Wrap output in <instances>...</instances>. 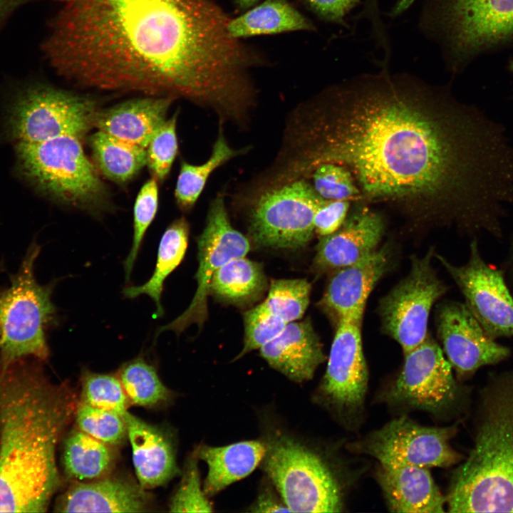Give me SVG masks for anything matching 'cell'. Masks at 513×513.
<instances>
[{
    "instance_id": "cell-1",
    "label": "cell",
    "mask_w": 513,
    "mask_h": 513,
    "mask_svg": "<svg viewBox=\"0 0 513 513\" xmlns=\"http://www.w3.org/2000/svg\"><path fill=\"white\" fill-rule=\"evenodd\" d=\"M311 108L291 178L340 165L361 200L442 214L472 234L503 237L513 147L503 125L458 100L450 84L385 69L331 86Z\"/></svg>"
},
{
    "instance_id": "cell-2",
    "label": "cell",
    "mask_w": 513,
    "mask_h": 513,
    "mask_svg": "<svg viewBox=\"0 0 513 513\" xmlns=\"http://www.w3.org/2000/svg\"><path fill=\"white\" fill-rule=\"evenodd\" d=\"M43 48L87 88L183 98L229 117L254 91L261 58L233 37L214 0H62Z\"/></svg>"
},
{
    "instance_id": "cell-3",
    "label": "cell",
    "mask_w": 513,
    "mask_h": 513,
    "mask_svg": "<svg viewBox=\"0 0 513 513\" xmlns=\"http://www.w3.org/2000/svg\"><path fill=\"white\" fill-rule=\"evenodd\" d=\"M18 361L0 373V512H44L60 484L58 440L73 394Z\"/></svg>"
},
{
    "instance_id": "cell-4",
    "label": "cell",
    "mask_w": 513,
    "mask_h": 513,
    "mask_svg": "<svg viewBox=\"0 0 513 513\" xmlns=\"http://www.w3.org/2000/svg\"><path fill=\"white\" fill-rule=\"evenodd\" d=\"M473 445L455 470L450 512H513V367L488 374L478 397Z\"/></svg>"
},
{
    "instance_id": "cell-5",
    "label": "cell",
    "mask_w": 513,
    "mask_h": 513,
    "mask_svg": "<svg viewBox=\"0 0 513 513\" xmlns=\"http://www.w3.org/2000/svg\"><path fill=\"white\" fill-rule=\"evenodd\" d=\"M421 19L454 74L482 54L513 46V0H430Z\"/></svg>"
},
{
    "instance_id": "cell-6",
    "label": "cell",
    "mask_w": 513,
    "mask_h": 513,
    "mask_svg": "<svg viewBox=\"0 0 513 513\" xmlns=\"http://www.w3.org/2000/svg\"><path fill=\"white\" fill-rule=\"evenodd\" d=\"M16 154L23 175L51 198L90 213L107 207V190L86 156L81 139L64 135L18 143Z\"/></svg>"
},
{
    "instance_id": "cell-7",
    "label": "cell",
    "mask_w": 513,
    "mask_h": 513,
    "mask_svg": "<svg viewBox=\"0 0 513 513\" xmlns=\"http://www.w3.org/2000/svg\"><path fill=\"white\" fill-rule=\"evenodd\" d=\"M41 247H28L10 286L0 294V353L1 368L33 357L45 360L49 354L46 330L55 319L53 285H41L34 266Z\"/></svg>"
},
{
    "instance_id": "cell-8",
    "label": "cell",
    "mask_w": 513,
    "mask_h": 513,
    "mask_svg": "<svg viewBox=\"0 0 513 513\" xmlns=\"http://www.w3.org/2000/svg\"><path fill=\"white\" fill-rule=\"evenodd\" d=\"M263 467L294 512H340L341 484L328 463L296 439L276 434L265 442Z\"/></svg>"
},
{
    "instance_id": "cell-9",
    "label": "cell",
    "mask_w": 513,
    "mask_h": 513,
    "mask_svg": "<svg viewBox=\"0 0 513 513\" xmlns=\"http://www.w3.org/2000/svg\"><path fill=\"white\" fill-rule=\"evenodd\" d=\"M90 97L38 84L24 89L10 108L9 129L18 143L33 144L64 135L83 138L99 112Z\"/></svg>"
},
{
    "instance_id": "cell-10",
    "label": "cell",
    "mask_w": 513,
    "mask_h": 513,
    "mask_svg": "<svg viewBox=\"0 0 513 513\" xmlns=\"http://www.w3.org/2000/svg\"><path fill=\"white\" fill-rule=\"evenodd\" d=\"M404 355L402 370L383 394V401L439 415L460 413L467 405V388L454 376L434 340L428 336Z\"/></svg>"
},
{
    "instance_id": "cell-11",
    "label": "cell",
    "mask_w": 513,
    "mask_h": 513,
    "mask_svg": "<svg viewBox=\"0 0 513 513\" xmlns=\"http://www.w3.org/2000/svg\"><path fill=\"white\" fill-rule=\"evenodd\" d=\"M326 199L305 178L266 190L252 207L249 230L262 247L298 249L314 232L315 213Z\"/></svg>"
},
{
    "instance_id": "cell-12",
    "label": "cell",
    "mask_w": 513,
    "mask_h": 513,
    "mask_svg": "<svg viewBox=\"0 0 513 513\" xmlns=\"http://www.w3.org/2000/svg\"><path fill=\"white\" fill-rule=\"evenodd\" d=\"M457 430L456 425L423 426L403 416L387 423L351 447L355 452L368 455L382 465L448 467L465 458L450 445Z\"/></svg>"
},
{
    "instance_id": "cell-13",
    "label": "cell",
    "mask_w": 513,
    "mask_h": 513,
    "mask_svg": "<svg viewBox=\"0 0 513 513\" xmlns=\"http://www.w3.org/2000/svg\"><path fill=\"white\" fill-rule=\"evenodd\" d=\"M432 253L431 250L423 257H414L408 274L380 301L383 330L400 344L404 353L428 338L431 309L447 289L432 266Z\"/></svg>"
},
{
    "instance_id": "cell-14",
    "label": "cell",
    "mask_w": 513,
    "mask_h": 513,
    "mask_svg": "<svg viewBox=\"0 0 513 513\" xmlns=\"http://www.w3.org/2000/svg\"><path fill=\"white\" fill-rule=\"evenodd\" d=\"M361 321H338L326 373L318 388L323 403L347 425L362 413L368 389Z\"/></svg>"
},
{
    "instance_id": "cell-15",
    "label": "cell",
    "mask_w": 513,
    "mask_h": 513,
    "mask_svg": "<svg viewBox=\"0 0 513 513\" xmlns=\"http://www.w3.org/2000/svg\"><path fill=\"white\" fill-rule=\"evenodd\" d=\"M464 296L465 306L492 338H513V297L502 271L487 264L477 238L470 245L466 264L455 266L436 255Z\"/></svg>"
},
{
    "instance_id": "cell-16",
    "label": "cell",
    "mask_w": 513,
    "mask_h": 513,
    "mask_svg": "<svg viewBox=\"0 0 513 513\" xmlns=\"http://www.w3.org/2000/svg\"><path fill=\"white\" fill-rule=\"evenodd\" d=\"M197 243L199 267L195 275L197 288L193 299L181 315L161 326L155 336L170 330L180 333L192 323L201 328L207 315V297L213 274L229 261L245 256L250 248L248 239L231 225L222 196L212 202L205 227Z\"/></svg>"
},
{
    "instance_id": "cell-17",
    "label": "cell",
    "mask_w": 513,
    "mask_h": 513,
    "mask_svg": "<svg viewBox=\"0 0 513 513\" xmlns=\"http://www.w3.org/2000/svg\"><path fill=\"white\" fill-rule=\"evenodd\" d=\"M437 328L443 353L459 381L471 378L482 367L507 360L511 355L509 348L490 337L465 304H443L437 313Z\"/></svg>"
},
{
    "instance_id": "cell-18",
    "label": "cell",
    "mask_w": 513,
    "mask_h": 513,
    "mask_svg": "<svg viewBox=\"0 0 513 513\" xmlns=\"http://www.w3.org/2000/svg\"><path fill=\"white\" fill-rule=\"evenodd\" d=\"M384 229L380 214L366 207L358 208L336 232L322 237L315 266L322 271L338 269L363 259L377 250Z\"/></svg>"
},
{
    "instance_id": "cell-19",
    "label": "cell",
    "mask_w": 513,
    "mask_h": 513,
    "mask_svg": "<svg viewBox=\"0 0 513 513\" xmlns=\"http://www.w3.org/2000/svg\"><path fill=\"white\" fill-rule=\"evenodd\" d=\"M390 252L377 249L363 259L337 269L331 279L322 304L341 319L362 321L367 299L386 271Z\"/></svg>"
},
{
    "instance_id": "cell-20",
    "label": "cell",
    "mask_w": 513,
    "mask_h": 513,
    "mask_svg": "<svg viewBox=\"0 0 513 513\" xmlns=\"http://www.w3.org/2000/svg\"><path fill=\"white\" fill-rule=\"evenodd\" d=\"M139 484L118 477H101L72 484L59 498L61 512H142L149 500Z\"/></svg>"
},
{
    "instance_id": "cell-21",
    "label": "cell",
    "mask_w": 513,
    "mask_h": 513,
    "mask_svg": "<svg viewBox=\"0 0 513 513\" xmlns=\"http://www.w3.org/2000/svg\"><path fill=\"white\" fill-rule=\"evenodd\" d=\"M376 480L391 512L440 513L445 511L446 497L440 492L429 468L380 464Z\"/></svg>"
},
{
    "instance_id": "cell-22",
    "label": "cell",
    "mask_w": 513,
    "mask_h": 513,
    "mask_svg": "<svg viewBox=\"0 0 513 513\" xmlns=\"http://www.w3.org/2000/svg\"><path fill=\"white\" fill-rule=\"evenodd\" d=\"M259 351L272 368L297 383L311 379L326 359L319 338L308 319L288 323Z\"/></svg>"
},
{
    "instance_id": "cell-23",
    "label": "cell",
    "mask_w": 513,
    "mask_h": 513,
    "mask_svg": "<svg viewBox=\"0 0 513 513\" xmlns=\"http://www.w3.org/2000/svg\"><path fill=\"white\" fill-rule=\"evenodd\" d=\"M174 98L146 95L99 110L95 127L126 142L147 148L158 129L167 120Z\"/></svg>"
},
{
    "instance_id": "cell-24",
    "label": "cell",
    "mask_w": 513,
    "mask_h": 513,
    "mask_svg": "<svg viewBox=\"0 0 513 513\" xmlns=\"http://www.w3.org/2000/svg\"><path fill=\"white\" fill-rule=\"evenodd\" d=\"M123 417L138 484L145 489L166 484L179 473L170 440L160 429L128 411Z\"/></svg>"
},
{
    "instance_id": "cell-25",
    "label": "cell",
    "mask_w": 513,
    "mask_h": 513,
    "mask_svg": "<svg viewBox=\"0 0 513 513\" xmlns=\"http://www.w3.org/2000/svg\"><path fill=\"white\" fill-rule=\"evenodd\" d=\"M266 450L262 440L238 442L222 447L203 445L196 452L208 472L203 489L211 497L252 473L263 460Z\"/></svg>"
},
{
    "instance_id": "cell-26",
    "label": "cell",
    "mask_w": 513,
    "mask_h": 513,
    "mask_svg": "<svg viewBox=\"0 0 513 513\" xmlns=\"http://www.w3.org/2000/svg\"><path fill=\"white\" fill-rule=\"evenodd\" d=\"M313 23L287 0H265L228 24L237 38L295 31H314Z\"/></svg>"
},
{
    "instance_id": "cell-27",
    "label": "cell",
    "mask_w": 513,
    "mask_h": 513,
    "mask_svg": "<svg viewBox=\"0 0 513 513\" xmlns=\"http://www.w3.org/2000/svg\"><path fill=\"white\" fill-rule=\"evenodd\" d=\"M189 237V224L184 217L172 222L163 233L158 247L155 268L150 279L141 286L123 289L125 297L133 299L141 294L148 295L155 302V317H161L164 311L161 296L164 281L183 259Z\"/></svg>"
},
{
    "instance_id": "cell-28",
    "label": "cell",
    "mask_w": 513,
    "mask_h": 513,
    "mask_svg": "<svg viewBox=\"0 0 513 513\" xmlns=\"http://www.w3.org/2000/svg\"><path fill=\"white\" fill-rule=\"evenodd\" d=\"M110 446L75 430L67 437L63 448V464L68 477L78 482L101 478L112 466Z\"/></svg>"
},
{
    "instance_id": "cell-29",
    "label": "cell",
    "mask_w": 513,
    "mask_h": 513,
    "mask_svg": "<svg viewBox=\"0 0 513 513\" xmlns=\"http://www.w3.org/2000/svg\"><path fill=\"white\" fill-rule=\"evenodd\" d=\"M96 166L108 179L124 183L146 165V149L117 139L100 131L89 139Z\"/></svg>"
},
{
    "instance_id": "cell-30",
    "label": "cell",
    "mask_w": 513,
    "mask_h": 513,
    "mask_svg": "<svg viewBox=\"0 0 513 513\" xmlns=\"http://www.w3.org/2000/svg\"><path fill=\"white\" fill-rule=\"evenodd\" d=\"M264 286L261 266L241 256L229 261L216 271L210 281L209 294L240 302L256 296Z\"/></svg>"
},
{
    "instance_id": "cell-31",
    "label": "cell",
    "mask_w": 513,
    "mask_h": 513,
    "mask_svg": "<svg viewBox=\"0 0 513 513\" xmlns=\"http://www.w3.org/2000/svg\"><path fill=\"white\" fill-rule=\"evenodd\" d=\"M227 143L221 128L213 146L211 156L202 165L182 161L175 189L177 204L183 210L191 209L202 193L209 175L221 165L240 155Z\"/></svg>"
},
{
    "instance_id": "cell-32",
    "label": "cell",
    "mask_w": 513,
    "mask_h": 513,
    "mask_svg": "<svg viewBox=\"0 0 513 513\" xmlns=\"http://www.w3.org/2000/svg\"><path fill=\"white\" fill-rule=\"evenodd\" d=\"M118 378L130 404L152 408L169 399L170 390L160 379L155 367L143 358H135L123 365Z\"/></svg>"
},
{
    "instance_id": "cell-33",
    "label": "cell",
    "mask_w": 513,
    "mask_h": 513,
    "mask_svg": "<svg viewBox=\"0 0 513 513\" xmlns=\"http://www.w3.org/2000/svg\"><path fill=\"white\" fill-rule=\"evenodd\" d=\"M311 285L302 279L272 281L266 299L260 306L286 323L300 319L309 304Z\"/></svg>"
},
{
    "instance_id": "cell-34",
    "label": "cell",
    "mask_w": 513,
    "mask_h": 513,
    "mask_svg": "<svg viewBox=\"0 0 513 513\" xmlns=\"http://www.w3.org/2000/svg\"><path fill=\"white\" fill-rule=\"evenodd\" d=\"M78 430L111 446L120 445L127 437L122 415L79 403L75 412Z\"/></svg>"
},
{
    "instance_id": "cell-35",
    "label": "cell",
    "mask_w": 513,
    "mask_h": 513,
    "mask_svg": "<svg viewBox=\"0 0 513 513\" xmlns=\"http://www.w3.org/2000/svg\"><path fill=\"white\" fill-rule=\"evenodd\" d=\"M81 402L123 415L129 401L118 377L85 371L82 378Z\"/></svg>"
},
{
    "instance_id": "cell-36",
    "label": "cell",
    "mask_w": 513,
    "mask_h": 513,
    "mask_svg": "<svg viewBox=\"0 0 513 513\" xmlns=\"http://www.w3.org/2000/svg\"><path fill=\"white\" fill-rule=\"evenodd\" d=\"M157 180L152 177L140 188L133 208V239L124 261L125 281L128 282L144 236L153 221L158 207Z\"/></svg>"
},
{
    "instance_id": "cell-37",
    "label": "cell",
    "mask_w": 513,
    "mask_h": 513,
    "mask_svg": "<svg viewBox=\"0 0 513 513\" xmlns=\"http://www.w3.org/2000/svg\"><path fill=\"white\" fill-rule=\"evenodd\" d=\"M177 115L175 113L163 123L146 148V165L157 181L167 177L177 154Z\"/></svg>"
},
{
    "instance_id": "cell-38",
    "label": "cell",
    "mask_w": 513,
    "mask_h": 513,
    "mask_svg": "<svg viewBox=\"0 0 513 513\" xmlns=\"http://www.w3.org/2000/svg\"><path fill=\"white\" fill-rule=\"evenodd\" d=\"M309 176L312 177L314 190L326 200H361L360 190L351 173L342 165L323 163L316 167Z\"/></svg>"
},
{
    "instance_id": "cell-39",
    "label": "cell",
    "mask_w": 513,
    "mask_h": 513,
    "mask_svg": "<svg viewBox=\"0 0 513 513\" xmlns=\"http://www.w3.org/2000/svg\"><path fill=\"white\" fill-rule=\"evenodd\" d=\"M197 456L187 462L181 482L171 498L169 510L172 512H210L212 506L201 487Z\"/></svg>"
},
{
    "instance_id": "cell-40",
    "label": "cell",
    "mask_w": 513,
    "mask_h": 513,
    "mask_svg": "<svg viewBox=\"0 0 513 513\" xmlns=\"http://www.w3.org/2000/svg\"><path fill=\"white\" fill-rule=\"evenodd\" d=\"M244 341L236 359L267 343L277 336L288 323L281 318L269 313L260 305L244 314Z\"/></svg>"
},
{
    "instance_id": "cell-41",
    "label": "cell",
    "mask_w": 513,
    "mask_h": 513,
    "mask_svg": "<svg viewBox=\"0 0 513 513\" xmlns=\"http://www.w3.org/2000/svg\"><path fill=\"white\" fill-rule=\"evenodd\" d=\"M349 207V200H325L315 213L314 231L321 237L336 232L345 222Z\"/></svg>"
},
{
    "instance_id": "cell-42",
    "label": "cell",
    "mask_w": 513,
    "mask_h": 513,
    "mask_svg": "<svg viewBox=\"0 0 513 513\" xmlns=\"http://www.w3.org/2000/svg\"><path fill=\"white\" fill-rule=\"evenodd\" d=\"M312 11L321 19L343 24L344 19L359 2V0H305Z\"/></svg>"
},
{
    "instance_id": "cell-43",
    "label": "cell",
    "mask_w": 513,
    "mask_h": 513,
    "mask_svg": "<svg viewBox=\"0 0 513 513\" xmlns=\"http://www.w3.org/2000/svg\"><path fill=\"white\" fill-rule=\"evenodd\" d=\"M254 512H291L286 504L280 502L276 496L270 491L261 492L252 507Z\"/></svg>"
},
{
    "instance_id": "cell-44",
    "label": "cell",
    "mask_w": 513,
    "mask_h": 513,
    "mask_svg": "<svg viewBox=\"0 0 513 513\" xmlns=\"http://www.w3.org/2000/svg\"><path fill=\"white\" fill-rule=\"evenodd\" d=\"M41 0H0V26L18 8ZM61 1V0H54Z\"/></svg>"
},
{
    "instance_id": "cell-45",
    "label": "cell",
    "mask_w": 513,
    "mask_h": 513,
    "mask_svg": "<svg viewBox=\"0 0 513 513\" xmlns=\"http://www.w3.org/2000/svg\"><path fill=\"white\" fill-rule=\"evenodd\" d=\"M414 0H398L393 9L391 11L393 16H396L407 9Z\"/></svg>"
},
{
    "instance_id": "cell-46",
    "label": "cell",
    "mask_w": 513,
    "mask_h": 513,
    "mask_svg": "<svg viewBox=\"0 0 513 513\" xmlns=\"http://www.w3.org/2000/svg\"><path fill=\"white\" fill-rule=\"evenodd\" d=\"M259 0H234L236 5L241 9H247L254 6Z\"/></svg>"
},
{
    "instance_id": "cell-47",
    "label": "cell",
    "mask_w": 513,
    "mask_h": 513,
    "mask_svg": "<svg viewBox=\"0 0 513 513\" xmlns=\"http://www.w3.org/2000/svg\"><path fill=\"white\" fill-rule=\"evenodd\" d=\"M507 68L509 72L513 73V58H509L508 60Z\"/></svg>"
},
{
    "instance_id": "cell-48",
    "label": "cell",
    "mask_w": 513,
    "mask_h": 513,
    "mask_svg": "<svg viewBox=\"0 0 513 513\" xmlns=\"http://www.w3.org/2000/svg\"><path fill=\"white\" fill-rule=\"evenodd\" d=\"M512 245H513V244H512ZM512 264H513V249H512Z\"/></svg>"
}]
</instances>
